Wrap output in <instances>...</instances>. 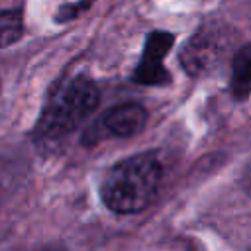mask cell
<instances>
[{
	"mask_svg": "<svg viewBox=\"0 0 251 251\" xmlns=\"http://www.w3.org/2000/svg\"><path fill=\"white\" fill-rule=\"evenodd\" d=\"M161 163L151 153L133 155L108 169L100 184V196L114 214H137L157 196Z\"/></svg>",
	"mask_w": 251,
	"mask_h": 251,
	"instance_id": "6da1fadb",
	"label": "cell"
},
{
	"mask_svg": "<svg viewBox=\"0 0 251 251\" xmlns=\"http://www.w3.org/2000/svg\"><path fill=\"white\" fill-rule=\"evenodd\" d=\"M96 84L86 76H71L51 92L37 122V135L43 141H59L73 133L98 106Z\"/></svg>",
	"mask_w": 251,
	"mask_h": 251,
	"instance_id": "7a4b0ae2",
	"label": "cell"
},
{
	"mask_svg": "<svg viewBox=\"0 0 251 251\" xmlns=\"http://www.w3.org/2000/svg\"><path fill=\"white\" fill-rule=\"evenodd\" d=\"M147 122V110L141 104L127 102L118 104L98 116L88 129L84 131L82 139L86 145L104 141V139H124L139 133Z\"/></svg>",
	"mask_w": 251,
	"mask_h": 251,
	"instance_id": "3957f363",
	"label": "cell"
},
{
	"mask_svg": "<svg viewBox=\"0 0 251 251\" xmlns=\"http://www.w3.org/2000/svg\"><path fill=\"white\" fill-rule=\"evenodd\" d=\"M226 49V31L220 27H200L182 47L180 63L192 76L212 71Z\"/></svg>",
	"mask_w": 251,
	"mask_h": 251,
	"instance_id": "277c9868",
	"label": "cell"
},
{
	"mask_svg": "<svg viewBox=\"0 0 251 251\" xmlns=\"http://www.w3.org/2000/svg\"><path fill=\"white\" fill-rule=\"evenodd\" d=\"M173 43H175V35L163 29H155L147 35L141 61L133 71V80L137 84L155 86L169 82V73L163 67V59L173 47Z\"/></svg>",
	"mask_w": 251,
	"mask_h": 251,
	"instance_id": "5b68a950",
	"label": "cell"
},
{
	"mask_svg": "<svg viewBox=\"0 0 251 251\" xmlns=\"http://www.w3.org/2000/svg\"><path fill=\"white\" fill-rule=\"evenodd\" d=\"M229 90L235 100H245L251 94V43L243 45L231 63Z\"/></svg>",
	"mask_w": 251,
	"mask_h": 251,
	"instance_id": "8992f818",
	"label": "cell"
},
{
	"mask_svg": "<svg viewBox=\"0 0 251 251\" xmlns=\"http://www.w3.org/2000/svg\"><path fill=\"white\" fill-rule=\"evenodd\" d=\"M24 33V18L18 4L0 0V47L16 43Z\"/></svg>",
	"mask_w": 251,
	"mask_h": 251,
	"instance_id": "52a82bcc",
	"label": "cell"
}]
</instances>
